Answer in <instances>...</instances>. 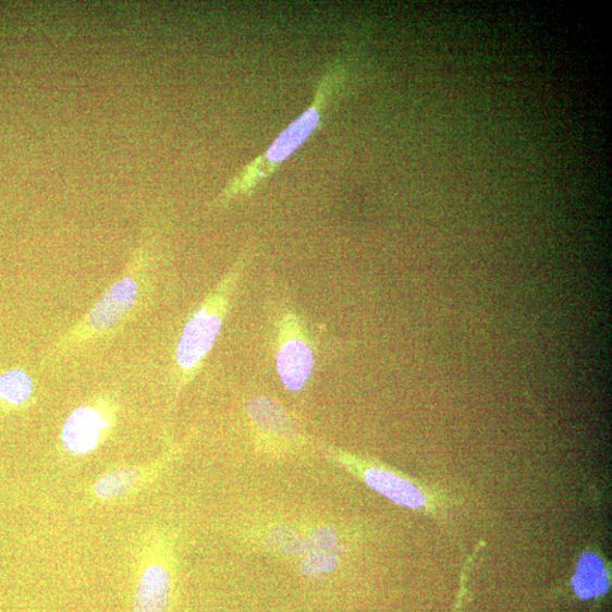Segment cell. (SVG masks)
I'll use <instances>...</instances> for the list:
<instances>
[{
	"mask_svg": "<svg viewBox=\"0 0 612 612\" xmlns=\"http://www.w3.org/2000/svg\"><path fill=\"white\" fill-rule=\"evenodd\" d=\"M137 297V284L131 278L120 281L98 302L89 317L95 331H105L118 325L133 308Z\"/></svg>",
	"mask_w": 612,
	"mask_h": 612,
	"instance_id": "8992f818",
	"label": "cell"
},
{
	"mask_svg": "<svg viewBox=\"0 0 612 612\" xmlns=\"http://www.w3.org/2000/svg\"><path fill=\"white\" fill-rule=\"evenodd\" d=\"M106 426L96 409L77 408L71 414L63 429L62 438L65 448L78 455L91 453L97 448L101 431Z\"/></svg>",
	"mask_w": 612,
	"mask_h": 612,
	"instance_id": "52a82bcc",
	"label": "cell"
},
{
	"mask_svg": "<svg viewBox=\"0 0 612 612\" xmlns=\"http://www.w3.org/2000/svg\"><path fill=\"white\" fill-rule=\"evenodd\" d=\"M359 469L362 479L392 502L411 510H425L428 506L426 493L395 473L375 466H362Z\"/></svg>",
	"mask_w": 612,
	"mask_h": 612,
	"instance_id": "277c9868",
	"label": "cell"
},
{
	"mask_svg": "<svg viewBox=\"0 0 612 612\" xmlns=\"http://www.w3.org/2000/svg\"><path fill=\"white\" fill-rule=\"evenodd\" d=\"M277 368L289 391L297 392L308 382L314 369V355L309 344L297 333H286L282 339Z\"/></svg>",
	"mask_w": 612,
	"mask_h": 612,
	"instance_id": "3957f363",
	"label": "cell"
},
{
	"mask_svg": "<svg viewBox=\"0 0 612 612\" xmlns=\"http://www.w3.org/2000/svg\"><path fill=\"white\" fill-rule=\"evenodd\" d=\"M346 69L341 63L333 64L321 77L311 106L294 121L272 146L260 157L249 162L219 194L215 206H225L231 201L248 196L258 185L270 178L321 124L322 114L335 101L345 85Z\"/></svg>",
	"mask_w": 612,
	"mask_h": 612,
	"instance_id": "6da1fadb",
	"label": "cell"
},
{
	"mask_svg": "<svg viewBox=\"0 0 612 612\" xmlns=\"http://www.w3.org/2000/svg\"><path fill=\"white\" fill-rule=\"evenodd\" d=\"M33 391L32 378L21 370L0 376V401L15 406L23 405L30 400Z\"/></svg>",
	"mask_w": 612,
	"mask_h": 612,
	"instance_id": "30bf717a",
	"label": "cell"
},
{
	"mask_svg": "<svg viewBox=\"0 0 612 612\" xmlns=\"http://www.w3.org/2000/svg\"><path fill=\"white\" fill-rule=\"evenodd\" d=\"M572 587L582 600H592L607 595L610 588L609 571L598 553H582L572 578Z\"/></svg>",
	"mask_w": 612,
	"mask_h": 612,
	"instance_id": "ba28073f",
	"label": "cell"
},
{
	"mask_svg": "<svg viewBox=\"0 0 612 612\" xmlns=\"http://www.w3.org/2000/svg\"><path fill=\"white\" fill-rule=\"evenodd\" d=\"M140 472L134 468H119L106 473L95 485L96 494L105 500L128 493L140 481Z\"/></svg>",
	"mask_w": 612,
	"mask_h": 612,
	"instance_id": "9c48e42d",
	"label": "cell"
},
{
	"mask_svg": "<svg viewBox=\"0 0 612 612\" xmlns=\"http://www.w3.org/2000/svg\"><path fill=\"white\" fill-rule=\"evenodd\" d=\"M172 578L163 566H148L140 578L133 599V612H169Z\"/></svg>",
	"mask_w": 612,
	"mask_h": 612,
	"instance_id": "5b68a950",
	"label": "cell"
},
{
	"mask_svg": "<svg viewBox=\"0 0 612 612\" xmlns=\"http://www.w3.org/2000/svg\"><path fill=\"white\" fill-rule=\"evenodd\" d=\"M247 256V253L242 255L227 280L185 327L178 348V362L185 374L196 370L212 348L225 318L230 295L245 267Z\"/></svg>",
	"mask_w": 612,
	"mask_h": 612,
	"instance_id": "7a4b0ae2",
	"label": "cell"
}]
</instances>
